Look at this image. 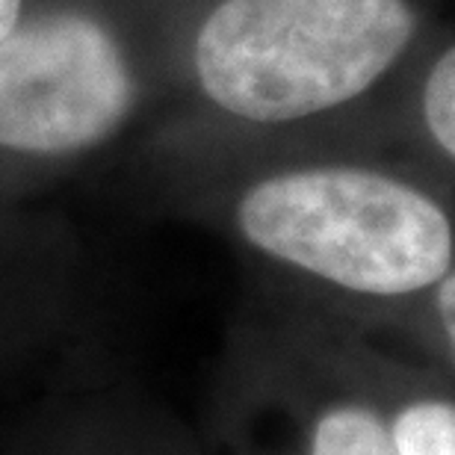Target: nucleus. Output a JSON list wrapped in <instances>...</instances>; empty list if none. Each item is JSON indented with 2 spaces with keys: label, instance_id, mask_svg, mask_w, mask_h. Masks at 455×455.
Returning a JSON list of instances; mask_svg holds the SVG:
<instances>
[{
  "label": "nucleus",
  "instance_id": "0eeeda50",
  "mask_svg": "<svg viewBox=\"0 0 455 455\" xmlns=\"http://www.w3.org/2000/svg\"><path fill=\"white\" fill-rule=\"evenodd\" d=\"M423 118L435 142L455 160V44L441 53L426 77Z\"/></svg>",
  "mask_w": 455,
  "mask_h": 455
},
{
  "label": "nucleus",
  "instance_id": "1a4fd4ad",
  "mask_svg": "<svg viewBox=\"0 0 455 455\" xmlns=\"http://www.w3.org/2000/svg\"><path fill=\"white\" fill-rule=\"evenodd\" d=\"M21 15V0H0V39L18 24Z\"/></svg>",
  "mask_w": 455,
  "mask_h": 455
},
{
  "label": "nucleus",
  "instance_id": "423d86ee",
  "mask_svg": "<svg viewBox=\"0 0 455 455\" xmlns=\"http://www.w3.org/2000/svg\"><path fill=\"white\" fill-rule=\"evenodd\" d=\"M399 455H455V403L417 399L390 420Z\"/></svg>",
  "mask_w": 455,
  "mask_h": 455
},
{
  "label": "nucleus",
  "instance_id": "f257e3e1",
  "mask_svg": "<svg viewBox=\"0 0 455 455\" xmlns=\"http://www.w3.org/2000/svg\"><path fill=\"white\" fill-rule=\"evenodd\" d=\"M414 27L405 0H225L198 30L196 71L225 113L296 122L367 92Z\"/></svg>",
  "mask_w": 455,
  "mask_h": 455
},
{
  "label": "nucleus",
  "instance_id": "6e6552de",
  "mask_svg": "<svg viewBox=\"0 0 455 455\" xmlns=\"http://www.w3.org/2000/svg\"><path fill=\"white\" fill-rule=\"evenodd\" d=\"M438 314H441L443 331H447V340L455 352V272L443 278L438 287Z\"/></svg>",
  "mask_w": 455,
  "mask_h": 455
},
{
  "label": "nucleus",
  "instance_id": "7ed1b4c3",
  "mask_svg": "<svg viewBox=\"0 0 455 455\" xmlns=\"http://www.w3.org/2000/svg\"><path fill=\"white\" fill-rule=\"evenodd\" d=\"M136 104L116 36L84 12H51L0 39V151L68 160L122 131Z\"/></svg>",
  "mask_w": 455,
  "mask_h": 455
},
{
  "label": "nucleus",
  "instance_id": "f03ea898",
  "mask_svg": "<svg viewBox=\"0 0 455 455\" xmlns=\"http://www.w3.org/2000/svg\"><path fill=\"white\" fill-rule=\"evenodd\" d=\"M251 249L358 296H405L450 275L455 236L438 202L403 180L355 166L260 178L236 198Z\"/></svg>",
  "mask_w": 455,
  "mask_h": 455
},
{
  "label": "nucleus",
  "instance_id": "39448f33",
  "mask_svg": "<svg viewBox=\"0 0 455 455\" xmlns=\"http://www.w3.org/2000/svg\"><path fill=\"white\" fill-rule=\"evenodd\" d=\"M302 455H399L390 423L355 399H331L305 426Z\"/></svg>",
  "mask_w": 455,
  "mask_h": 455
},
{
  "label": "nucleus",
  "instance_id": "20e7f679",
  "mask_svg": "<svg viewBox=\"0 0 455 455\" xmlns=\"http://www.w3.org/2000/svg\"><path fill=\"white\" fill-rule=\"evenodd\" d=\"M53 455H175L166 429L127 399L86 403L57 432Z\"/></svg>",
  "mask_w": 455,
  "mask_h": 455
}]
</instances>
